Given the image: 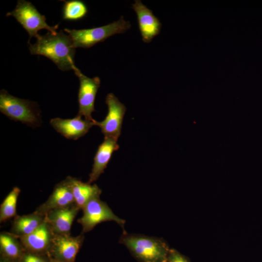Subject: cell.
<instances>
[{
  "mask_svg": "<svg viewBox=\"0 0 262 262\" xmlns=\"http://www.w3.org/2000/svg\"><path fill=\"white\" fill-rule=\"evenodd\" d=\"M95 120L90 121L82 119L77 115L69 119L56 117L50 119L52 128L63 136L68 139L77 140L86 134L95 126Z\"/></svg>",
  "mask_w": 262,
  "mask_h": 262,
  "instance_id": "8fae6325",
  "label": "cell"
},
{
  "mask_svg": "<svg viewBox=\"0 0 262 262\" xmlns=\"http://www.w3.org/2000/svg\"><path fill=\"white\" fill-rule=\"evenodd\" d=\"M74 71L79 78L80 87L78 92L79 111L78 115L90 121L94 119L92 114L95 111V101L100 87V80L98 77L89 78L76 67Z\"/></svg>",
  "mask_w": 262,
  "mask_h": 262,
  "instance_id": "ba28073f",
  "label": "cell"
},
{
  "mask_svg": "<svg viewBox=\"0 0 262 262\" xmlns=\"http://www.w3.org/2000/svg\"><path fill=\"white\" fill-rule=\"evenodd\" d=\"M83 214L78 219L82 229V233L90 231L98 224L105 221H114L124 229L125 220L115 215L108 205L101 201L99 197L89 200L82 209Z\"/></svg>",
  "mask_w": 262,
  "mask_h": 262,
  "instance_id": "8992f818",
  "label": "cell"
},
{
  "mask_svg": "<svg viewBox=\"0 0 262 262\" xmlns=\"http://www.w3.org/2000/svg\"><path fill=\"white\" fill-rule=\"evenodd\" d=\"M33 55L44 56L51 60L62 71L74 70L75 49L69 36L62 31L56 34L48 33L39 35L33 44L29 43Z\"/></svg>",
  "mask_w": 262,
  "mask_h": 262,
  "instance_id": "6da1fadb",
  "label": "cell"
},
{
  "mask_svg": "<svg viewBox=\"0 0 262 262\" xmlns=\"http://www.w3.org/2000/svg\"><path fill=\"white\" fill-rule=\"evenodd\" d=\"M79 210L75 204L52 210L45 214V219L54 234H68Z\"/></svg>",
  "mask_w": 262,
  "mask_h": 262,
  "instance_id": "4fadbf2b",
  "label": "cell"
},
{
  "mask_svg": "<svg viewBox=\"0 0 262 262\" xmlns=\"http://www.w3.org/2000/svg\"><path fill=\"white\" fill-rule=\"evenodd\" d=\"M20 262H48L44 258L37 254L31 252L23 253L20 259Z\"/></svg>",
  "mask_w": 262,
  "mask_h": 262,
  "instance_id": "7402d4cb",
  "label": "cell"
},
{
  "mask_svg": "<svg viewBox=\"0 0 262 262\" xmlns=\"http://www.w3.org/2000/svg\"><path fill=\"white\" fill-rule=\"evenodd\" d=\"M131 8L137 15L142 40L150 43L160 32L162 24L159 19L140 0H135Z\"/></svg>",
  "mask_w": 262,
  "mask_h": 262,
  "instance_id": "30bf717a",
  "label": "cell"
},
{
  "mask_svg": "<svg viewBox=\"0 0 262 262\" xmlns=\"http://www.w3.org/2000/svg\"><path fill=\"white\" fill-rule=\"evenodd\" d=\"M51 262H58L54 261Z\"/></svg>",
  "mask_w": 262,
  "mask_h": 262,
  "instance_id": "603a6c76",
  "label": "cell"
},
{
  "mask_svg": "<svg viewBox=\"0 0 262 262\" xmlns=\"http://www.w3.org/2000/svg\"><path fill=\"white\" fill-rule=\"evenodd\" d=\"M44 221L45 215L36 212L16 216L13 224L12 233L18 237L28 235L36 229Z\"/></svg>",
  "mask_w": 262,
  "mask_h": 262,
  "instance_id": "e0dca14e",
  "label": "cell"
},
{
  "mask_svg": "<svg viewBox=\"0 0 262 262\" xmlns=\"http://www.w3.org/2000/svg\"><path fill=\"white\" fill-rule=\"evenodd\" d=\"M75 204L71 186L67 178L57 184L51 194L43 204L35 211L45 215L52 210L66 208Z\"/></svg>",
  "mask_w": 262,
  "mask_h": 262,
  "instance_id": "5bb4252c",
  "label": "cell"
},
{
  "mask_svg": "<svg viewBox=\"0 0 262 262\" xmlns=\"http://www.w3.org/2000/svg\"><path fill=\"white\" fill-rule=\"evenodd\" d=\"M117 141L112 138L104 137L103 141L99 145L94 158L91 172L89 175V183L91 184L97 180L104 172L113 153L119 148Z\"/></svg>",
  "mask_w": 262,
  "mask_h": 262,
  "instance_id": "9a60e30c",
  "label": "cell"
},
{
  "mask_svg": "<svg viewBox=\"0 0 262 262\" xmlns=\"http://www.w3.org/2000/svg\"><path fill=\"white\" fill-rule=\"evenodd\" d=\"M53 235L45 219L32 233L19 238L22 245L29 252L40 254L49 252Z\"/></svg>",
  "mask_w": 262,
  "mask_h": 262,
  "instance_id": "7c38bea8",
  "label": "cell"
},
{
  "mask_svg": "<svg viewBox=\"0 0 262 262\" xmlns=\"http://www.w3.org/2000/svg\"><path fill=\"white\" fill-rule=\"evenodd\" d=\"M20 190L15 187L8 194L0 208V221L4 222L16 215V207Z\"/></svg>",
  "mask_w": 262,
  "mask_h": 262,
  "instance_id": "ffe728a7",
  "label": "cell"
},
{
  "mask_svg": "<svg viewBox=\"0 0 262 262\" xmlns=\"http://www.w3.org/2000/svg\"><path fill=\"white\" fill-rule=\"evenodd\" d=\"M105 103L108 107L107 115L102 121L95 120V126L100 128L104 137H110L117 140L121 134L126 108L112 93L106 96Z\"/></svg>",
  "mask_w": 262,
  "mask_h": 262,
  "instance_id": "52a82bcc",
  "label": "cell"
},
{
  "mask_svg": "<svg viewBox=\"0 0 262 262\" xmlns=\"http://www.w3.org/2000/svg\"><path fill=\"white\" fill-rule=\"evenodd\" d=\"M0 111L9 119L30 127L41 123L40 111L36 102L14 97L4 89L0 92Z\"/></svg>",
  "mask_w": 262,
  "mask_h": 262,
  "instance_id": "3957f363",
  "label": "cell"
},
{
  "mask_svg": "<svg viewBox=\"0 0 262 262\" xmlns=\"http://www.w3.org/2000/svg\"><path fill=\"white\" fill-rule=\"evenodd\" d=\"M71 186L75 204L82 209L86 203L92 198L99 197L101 193L100 189L95 184L91 185L71 177L66 178Z\"/></svg>",
  "mask_w": 262,
  "mask_h": 262,
  "instance_id": "2e32d148",
  "label": "cell"
},
{
  "mask_svg": "<svg viewBox=\"0 0 262 262\" xmlns=\"http://www.w3.org/2000/svg\"><path fill=\"white\" fill-rule=\"evenodd\" d=\"M83 239L82 235L54 234L49 252L58 262H74Z\"/></svg>",
  "mask_w": 262,
  "mask_h": 262,
  "instance_id": "9c48e42d",
  "label": "cell"
},
{
  "mask_svg": "<svg viewBox=\"0 0 262 262\" xmlns=\"http://www.w3.org/2000/svg\"><path fill=\"white\" fill-rule=\"evenodd\" d=\"M166 262H191L185 256L181 254L177 250L170 249L167 256Z\"/></svg>",
  "mask_w": 262,
  "mask_h": 262,
  "instance_id": "44dd1931",
  "label": "cell"
},
{
  "mask_svg": "<svg viewBox=\"0 0 262 262\" xmlns=\"http://www.w3.org/2000/svg\"><path fill=\"white\" fill-rule=\"evenodd\" d=\"M119 242L125 245L139 262H166L170 250L162 238L123 232Z\"/></svg>",
  "mask_w": 262,
  "mask_h": 262,
  "instance_id": "7a4b0ae2",
  "label": "cell"
},
{
  "mask_svg": "<svg viewBox=\"0 0 262 262\" xmlns=\"http://www.w3.org/2000/svg\"><path fill=\"white\" fill-rule=\"evenodd\" d=\"M6 16H14L28 33L30 38H37L38 32L46 29L53 34H56L58 24L49 26L46 22V17L41 15L30 2L18 0L14 10L8 12Z\"/></svg>",
  "mask_w": 262,
  "mask_h": 262,
  "instance_id": "5b68a950",
  "label": "cell"
},
{
  "mask_svg": "<svg viewBox=\"0 0 262 262\" xmlns=\"http://www.w3.org/2000/svg\"><path fill=\"white\" fill-rule=\"evenodd\" d=\"M64 1L63 8V19L77 20L83 18L87 15L88 9L83 1L78 0Z\"/></svg>",
  "mask_w": 262,
  "mask_h": 262,
  "instance_id": "d6986e66",
  "label": "cell"
},
{
  "mask_svg": "<svg viewBox=\"0 0 262 262\" xmlns=\"http://www.w3.org/2000/svg\"><path fill=\"white\" fill-rule=\"evenodd\" d=\"M131 27L130 22L121 16L118 20L101 27L82 30L65 28L64 31L68 34L74 48H89L115 34L124 33Z\"/></svg>",
  "mask_w": 262,
  "mask_h": 262,
  "instance_id": "277c9868",
  "label": "cell"
},
{
  "mask_svg": "<svg viewBox=\"0 0 262 262\" xmlns=\"http://www.w3.org/2000/svg\"><path fill=\"white\" fill-rule=\"evenodd\" d=\"M0 247L2 254L9 260H20L23 255L22 246L12 233H0Z\"/></svg>",
  "mask_w": 262,
  "mask_h": 262,
  "instance_id": "ac0fdd59",
  "label": "cell"
}]
</instances>
